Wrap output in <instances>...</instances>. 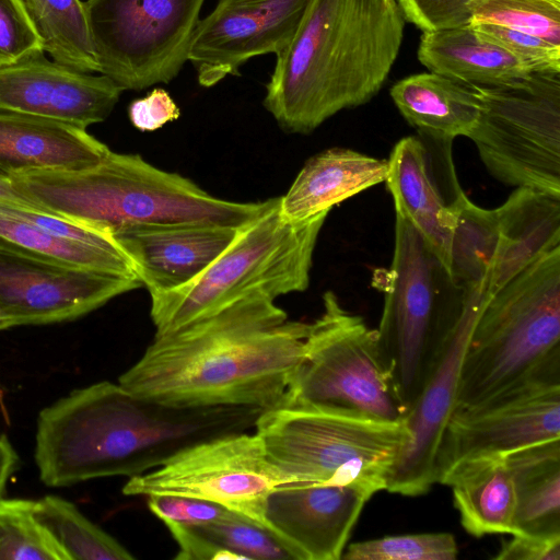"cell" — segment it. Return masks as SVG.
Instances as JSON below:
<instances>
[{
  "label": "cell",
  "instance_id": "obj_24",
  "mask_svg": "<svg viewBox=\"0 0 560 560\" xmlns=\"http://www.w3.org/2000/svg\"><path fill=\"white\" fill-rule=\"evenodd\" d=\"M419 61L463 84L494 86L533 73L504 49L477 36L470 25L422 32Z\"/></svg>",
  "mask_w": 560,
  "mask_h": 560
},
{
  "label": "cell",
  "instance_id": "obj_5",
  "mask_svg": "<svg viewBox=\"0 0 560 560\" xmlns=\"http://www.w3.org/2000/svg\"><path fill=\"white\" fill-rule=\"evenodd\" d=\"M551 372H560V246L539 255L485 303L454 410Z\"/></svg>",
  "mask_w": 560,
  "mask_h": 560
},
{
  "label": "cell",
  "instance_id": "obj_17",
  "mask_svg": "<svg viewBox=\"0 0 560 560\" xmlns=\"http://www.w3.org/2000/svg\"><path fill=\"white\" fill-rule=\"evenodd\" d=\"M122 90L94 75L49 60L44 54L0 67V109L82 129L104 121Z\"/></svg>",
  "mask_w": 560,
  "mask_h": 560
},
{
  "label": "cell",
  "instance_id": "obj_22",
  "mask_svg": "<svg viewBox=\"0 0 560 560\" xmlns=\"http://www.w3.org/2000/svg\"><path fill=\"white\" fill-rule=\"evenodd\" d=\"M390 97L417 132L454 140L467 137L481 110L474 85L433 72L406 77L390 88Z\"/></svg>",
  "mask_w": 560,
  "mask_h": 560
},
{
  "label": "cell",
  "instance_id": "obj_36",
  "mask_svg": "<svg viewBox=\"0 0 560 560\" xmlns=\"http://www.w3.org/2000/svg\"><path fill=\"white\" fill-rule=\"evenodd\" d=\"M406 21L422 32L468 25V0H396Z\"/></svg>",
  "mask_w": 560,
  "mask_h": 560
},
{
  "label": "cell",
  "instance_id": "obj_7",
  "mask_svg": "<svg viewBox=\"0 0 560 560\" xmlns=\"http://www.w3.org/2000/svg\"><path fill=\"white\" fill-rule=\"evenodd\" d=\"M254 432L288 486H354L374 494L387 481L409 433L343 409L280 407L262 411Z\"/></svg>",
  "mask_w": 560,
  "mask_h": 560
},
{
  "label": "cell",
  "instance_id": "obj_29",
  "mask_svg": "<svg viewBox=\"0 0 560 560\" xmlns=\"http://www.w3.org/2000/svg\"><path fill=\"white\" fill-rule=\"evenodd\" d=\"M34 500L0 498V560H70L38 522Z\"/></svg>",
  "mask_w": 560,
  "mask_h": 560
},
{
  "label": "cell",
  "instance_id": "obj_14",
  "mask_svg": "<svg viewBox=\"0 0 560 560\" xmlns=\"http://www.w3.org/2000/svg\"><path fill=\"white\" fill-rule=\"evenodd\" d=\"M140 287L137 277L58 266L0 238V311L14 327L74 320Z\"/></svg>",
  "mask_w": 560,
  "mask_h": 560
},
{
  "label": "cell",
  "instance_id": "obj_12",
  "mask_svg": "<svg viewBox=\"0 0 560 560\" xmlns=\"http://www.w3.org/2000/svg\"><path fill=\"white\" fill-rule=\"evenodd\" d=\"M281 485L280 471L268 458L260 438L253 430L195 443L163 465L129 478L122 493L206 500L267 528V497Z\"/></svg>",
  "mask_w": 560,
  "mask_h": 560
},
{
  "label": "cell",
  "instance_id": "obj_15",
  "mask_svg": "<svg viewBox=\"0 0 560 560\" xmlns=\"http://www.w3.org/2000/svg\"><path fill=\"white\" fill-rule=\"evenodd\" d=\"M453 141L420 132L404 137L387 159L385 180L396 215L420 233L447 271L457 214L467 198L456 174Z\"/></svg>",
  "mask_w": 560,
  "mask_h": 560
},
{
  "label": "cell",
  "instance_id": "obj_33",
  "mask_svg": "<svg viewBox=\"0 0 560 560\" xmlns=\"http://www.w3.org/2000/svg\"><path fill=\"white\" fill-rule=\"evenodd\" d=\"M468 25L478 37L504 49L532 72H560V46L538 36L500 25L485 23Z\"/></svg>",
  "mask_w": 560,
  "mask_h": 560
},
{
  "label": "cell",
  "instance_id": "obj_30",
  "mask_svg": "<svg viewBox=\"0 0 560 560\" xmlns=\"http://www.w3.org/2000/svg\"><path fill=\"white\" fill-rule=\"evenodd\" d=\"M465 14L468 24L500 25L560 46V0H468Z\"/></svg>",
  "mask_w": 560,
  "mask_h": 560
},
{
  "label": "cell",
  "instance_id": "obj_9",
  "mask_svg": "<svg viewBox=\"0 0 560 560\" xmlns=\"http://www.w3.org/2000/svg\"><path fill=\"white\" fill-rule=\"evenodd\" d=\"M474 86L481 110L468 138L490 175L560 198V72Z\"/></svg>",
  "mask_w": 560,
  "mask_h": 560
},
{
  "label": "cell",
  "instance_id": "obj_35",
  "mask_svg": "<svg viewBox=\"0 0 560 560\" xmlns=\"http://www.w3.org/2000/svg\"><path fill=\"white\" fill-rule=\"evenodd\" d=\"M147 504L164 524L201 526L222 516L228 509L206 500L189 497L156 494L147 497Z\"/></svg>",
  "mask_w": 560,
  "mask_h": 560
},
{
  "label": "cell",
  "instance_id": "obj_20",
  "mask_svg": "<svg viewBox=\"0 0 560 560\" xmlns=\"http://www.w3.org/2000/svg\"><path fill=\"white\" fill-rule=\"evenodd\" d=\"M110 150L86 129L0 109V173L82 168Z\"/></svg>",
  "mask_w": 560,
  "mask_h": 560
},
{
  "label": "cell",
  "instance_id": "obj_41",
  "mask_svg": "<svg viewBox=\"0 0 560 560\" xmlns=\"http://www.w3.org/2000/svg\"><path fill=\"white\" fill-rule=\"evenodd\" d=\"M0 207L37 208L26 200L14 187L11 178L0 173Z\"/></svg>",
  "mask_w": 560,
  "mask_h": 560
},
{
  "label": "cell",
  "instance_id": "obj_39",
  "mask_svg": "<svg viewBox=\"0 0 560 560\" xmlns=\"http://www.w3.org/2000/svg\"><path fill=\"white\" fill-rule=\"evenodd\" d=\"M503 540L495 560H560V536L511 535Z\"/></svg>",
  "mask_w": 560,
  "mask_h": 560
},
{
  "label": "cell",
  "instance_id": "obj_13",
  "mask_svg": "<svg viewBox=\"0 0 560 560\" xmlns=\"http://www.w3.org/2000/svg\"><path fill=\"white\" fill-rule=\"evenodd\" d=\"M552 440H560V372L530 378L486 401L454 410L436 452V482L458 464L505 457Z\"/></svg>",
  "mask_w": 560,
  "mask_h": 560
},
{
  "label": "cell",
  "instance_id": "obj_2",
  "mask_svg": "<svg viewBox=\"0 0 560 560\" xmlns=\"http://www.w3.org/2000/svg\"><path fill=\"white\" fill-rule=\"evenodd\" d=\"M261 412L254 407L168 406L103 381L77 388L39 412L35 462L48 487L131 478L195 443L253 431Z\"/></svg>",
  "mask_w": 560,
  "mask_h": 560
},
{
  "label": "cell",
  "instance_id": "obj_10",
  "mask_svg": "<svg viewBox=\"0 0 560 560\" xmlns=\"http://www.w3.org/2000/svg\"><path fill=\"white\" fill-rule=\"evenodd\" d=\"M283 407L332 408L399 421L405 412L392 389L377 331L323 295V312L311 323L300 363Z\"/></svg>",
  "mask_w": 560,
  "mask_h": 560
},
{
  "label": "cell",
  "instance_id": "obj_8",
  "mask_svg": "<svg viewBox=\"0 0 560 560\" xmlns=\"http://www.w3.org/2000/svg\"><path fill=\"white\" fill-rule=\"evenodd\" d=\"M373 285L384 294L376 329L380 351L406 418L444 334L464 306L465 293L420 233L399 215L392 262L375 270Z\"/></svg>",
  "mask_w": 560,
  "mask_h": 560
},
{
  "label": "cell",
  "instance_id": "obj_38",
  "mask_svg": "<svg viewBox=\"0 0 560 560\" xmlns=\"http://www.w3.org/2000/svg\"><path fill=\"white\" fill-rule=\"evenodd\" d=\"M178 546L177 560H241L235 553L219 548L192 526L166 523Z\"/></svg>",
  "mask_w": 560,
  "mask_h": 560
},
{
  "label": "cell",
  "instance_id": "obj_34",
  "mask_svg": "<svg viewBox=\"0 0 560 560\" xmlns=\"http://www.w3.org/2000/svg\"><path fill=\"white\" fill-rule=\"evenodd\" d=\"M45 54L42 40L18 0H0V67Z\"/></svg>",
  "mask_w": 560,
  "mask_h": 560
},
{
  "label": "cell",
  "instance_id": "obj_21",
  "mask_svg": "<svg viewBox=\"0 0 560 560\" xmlns=\"http://www.w3.org/2000/svg\"><path fill=\"white\" fill-rule=\"evenodd\" d=\"M388 161L346 148H331L306 161L287 194L279 212L300 222L328 212L340 202L386 180Z\"/></svg>",
  "mask_w": 560,
  "mask_h": 560
},
{
  "label": "cell",
  "instance_id": "obj_32",
  "mask_svg": "<svg viewBox=\"0 0 560 560\" xmlns=\"http://www.w3.org/2000/svg\"><path fill=\"white\" fill-rule=\"evenodd\" d=\"M458 547L451 533L385 536L350 544L346 560H454Z\"/></svg>",
  "mask_w": 560,
  "mask_h": 560
},
{
  "label": "cell",
  "instance_id": "obj_37",
  "mask_svg": "<svg viewBox=\"0 0 560 560\" xmlns=\"http://www.w3.org/2000/svg\"><path fill=\"white\" fill-rule=\"evenodd\" d=\"M128 115L133 127L140 131H154L178 119L180 109L165 90L158 88L131 102Z\"/></svg>",
  "mask_w": 560,
  "mask_h": 560
},
{
  "label": "cell",
  "instance_id": "obj_25",
  "mask_svg": "<svg viewBox=\"0 0 560 560\" xmlns=\"http://www.w3.org/2000/svg\"><path fill=\"white\" fill-rule=\"evenodd\" d=\"M516 490L514 535L560 536V440L504 457Z\"/></svg>",
  "mask_w": 560,
  "mask_h": 560
},
{
  "label": "cell",
  "instance_id": "obj_11",
  "mask_svg": "<svg viewBox=\"0 0 560 560\" xmlns=\"http://www.w3.org/2000/svg\"><path fill=\"white\" fill-rule=\"evenodd\" d=\"M203 2L83 1L98 72L122 91L170 83L188 61Z\"/></svg>",
  "mask_w": 560,
  "mask_h": 560
},
{
  "label": "cell",
  "instance_id": "obj_31",
  "mask_svg": "<svg viewBox=\"0 0 560 560\" xmlns=\"http://www.w3.org/2000/svg\"><path fill=\"white\" fill-rule=\"evenodd\" d=\"M192 527L241 560H294L290 550L271 532L230 510L208 524Z\"/></svg>",
  "mask_w": 560,
  "mask_h": 560
},
{
  "label": "cell",
  "instance_id": "obj_3",
  "mask_svg": "<svg viewBox=\"0 0 560 560\" xmlns=\"http://www.w3.org/2000/svg\"><path fill=\"white\" fill-rule=\"evenodd\" d=\"M405 23L396 0H310L277 55L264 107L285 132L308 135L370 102L397 59Z\"/></svg>",
  "mask_w": 560,
  "mask_h": 560
},
{
  "label": "cell",
  "instance_id": "obj_42",
  "mask_svg": "<svg viewBox=\"0 0 560 560\" xmlns=\"http://www.w3.org/2000/svg\"><path fill=\"white\" fill-rule=\"evenodd\" d=\"M14 327L12 322L0 311V331Z\"/></svg>",
  "mask_w": 560,
  "mask_h": 560
},
{
  "label": "cell",
  "instance_id": "obj_4",
  "mask_svg": "<svg viewBox=\"0 0 560 560\" xmlns=\"http://www.w3.org/2000/svg\"><path fill=\"white\" fill-rule=\"evenodd\" d=\"M10 178L15 189L38 209L110 236L140 224L211 223L243 228L277 200H224L177 173L149 164L139 154L113 151L86 167L40 170Z\"/></svg>",
  "mask_w": 560,
  "mask_h": 560
},
{
  "label": "cell",
  "instance_id": "obj_1",
  "mask_svg": "<svg viewBox=\"0 0 560 560\" xmlns=\"http://www.w3.org/2000/svg\"><path fill=\"white\" fill-rule=\"evenodd\" d=\"M311 323L254 293L176 330L154 335L118 377L130 393L174 407H283Z\"/></svg>",
  "mask_w": 560,
  "mask_h": 560
},
{
  "label": "cell",
  "instance_id": "obj_6",
  "mask_svg": "<svg viewBox=\"0 0 560 560\" xmlns=\"http://www.w3.org/2000/svg\"><path fill=\"white\" fill-rule=\"evenodd\" d=\"M280 197L243 226L230 246L190 282L150 294L155 336L176 330L254 293L276 300L310 284L313 254L328 212L289 222Z\"/></svg>",
  "mask_w": 560,
  "mask_h": 560
},
{
  "label": "cell",
  "instance_id": "obj_18",
  "mask_svg": "<svg viewBox=\"0 0 560 560\" xmlns=\"http://www.w3.org/2000/svg\"><path fill=\"white\" fill-rule=\"evenodd\" d=\"M372 495L354 486L281 485L267 497L266 527L294 560H338Z\"/></svg>",
  "mask_w": 560,
  "mask_h": 560
},
{
  "label": "cell",
  "instance_id": "obj_23",
  "mask_svg": "<svg viewBox=\"0 0 560 560\" xmlns=\"http://www.w3.org/2000/svg\"><path fill=\"white\" fill-rule=\"evenodd\" d=\"M438 482L452 488L455 509L468 534H515L516 490L504 457L458 464Z\"/></svg>",
  "mask_w": 560,
  "mask_h": 560
},
{
  "label": "cell",
  "instance_id": "obj_19",
  "mask_svg": "<svg viewBox=\"0 0 560 560\" xmlns=\"http://www.w3.org/2000/svg\"><path fill=\"white\" fill-rule=\"evenodd\" d=\"M242 228L211 223L140 224L112 236L150 294L179 288L201 273Z\"/></svg>",
  "mask_w": 560,
  "mask_h": 560
},
{
  "label": "cell",
  "instance_id": "obj_40",
  "mask_svg": "<svg viewBox=\"0 0 560 560\" xmlns=\"http://www.w3.org/2000/svg\"><path fill=\"white\" fill-rule=\"evenodd\" d=\"M20 466V457L4 434H0V498L5 493L8 481Z\"/></svg>",
  "mask_w": 560,
  "mask_h": 560
},
{
  "label": "cell",
  "instance_id": "obj_27",
  "mask_svg": "<svg viewBox=\"0 0 560 560\" xmlns=\"http://www.w3.org/2000/svg\"><path fill=\"white\" fill-rule=\"evenodd\" d=\"M39 36L44 52L79 71L98 72L83 2L18 0Z\"/></svg>",
  "mask_w": 560,
  "mask_h": 560
},
{
  "label": "cell",
  "instance_id": "obj_16",
  "mask_svg": "<svg viewBox=\"0 0 560 560\" xmlns=\"http://www.w3.org/2000/svg\"><path fill=\"white\" fill-rule=\"evenodd\" d=\"M310 0H218L195 30L188 61L211 88L240 75L250 58L279 55L292 39Z\"/></svg>",
  "mask_w": 560,
  "mask_h": 560
},
{
  "label": "cell",
  "instance_id": "obj_26",
  "mask_svg": "<svg viewBox=\"0 0 560 560\" xmlns=\"http://www.w3.org/2000/svg\"><path fill=\"white\" fill-rule=\"evenodd\" d=\"M0 238L58 266L137 277L132 261L121 247L104 248L77 242L3 209H0Z\"/></svg>",
  "mask_w": 560,
  "mask_h": 560
},
{
  "label": "cell",
  "instance_id": "obj_28",
  "mask_svg": "<svg viewBox=\"0 0 560 560\" xmlns=\"http://www.w3.org/2000/svg\"><path fill=\"white\" fill-rule=\"evenodd\" d=\"M38 522L65 549L70 560H133L117 539L88 518L72 502L48 494L34 503Z\"/></svg>",
  "mask_w": 560,
  "mask_h": 560
}]
</instances>
